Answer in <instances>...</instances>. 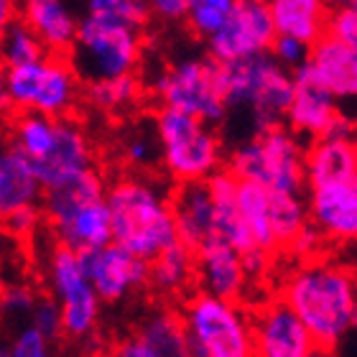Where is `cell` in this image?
<instances>
[{
    "instance_id": "1",
    "label": "cell",
    "mask_w": 357,
    "mask_h": 357,
    "mask_svg": "<svg viewBox=\"0 0 357 357\" xmlns=\"http://www.w3.org/2000/svg\"><path fill=\"white\" fill-rule=\"evenodd\" d=\"M278 296L301 317L319 347L335 350L355 329L357 271L337 261H301L281 283Z\"/></svg>"
},
{
    "instance_id": "2",
    "label": "cell",
    "mask_w": 357,
    "mask_h": 357,
    "mask_svg": "<svg viewBox=\"0 0 357 357\" xmlns=\"http://www.w3.org/2000/svg\"><path fill=\"white\" fill-rule=\"evenodd\" d=\"M112 243L153 261L178 243L174 192L146 174H123L107 184Z\"/></svg>"
},
{
    "instance_id": "3",
    "label": "cell",
    "mask_w": 357,
    "mask_h": 357,
    "mask_svg": "<svg viewBox=\"0 0 357 357\" xmlns=\"http://www.w3.org/2000/svg\"><path fill=\"white\" fill-rule=\"evenodd\" d=\"M44 222L54 243L77 253H89L112 243V217L107 207V181L92 169L67 184L46 189Z\"/></svg>"
},
{
    "instance_id": "4",
    "label": "cell",
    "mask_w": 357,
    "mask_h": 357,
    "mask_svg": "<svg viewBox=\"0 0 357 357\" xmlns=\"http://www.w3.org/2000/svg\"><path fill=\"white\" fill-rule=\"evenodd\" d=\"M84 82L67 54L46 52L26 64L3 69V105L10 112L69 118L82 100Z\"/></svg>"
},
{
    "instance_id": "5",
    "label": "cell",
    "mask_w": 357,
    "mask_h": 357,
    "mask_svg": "<svg viewBox=\"0 0 357 357\" xmlns=\"http://www.w3.org/2000/svg\"><path fill=\"white\" fill-rule=\"evenodd\" d=\"M227 169L240 181L275 192H306V143L286 123L250 133L227 153Z\"/></svg>"
},
{
    "instance_id": "6",
    "label": "cell",
    "mask_w": 357,
    "mask_h": 357,
    "mask_svg": "<svg viewBox=\"0 0 357 357\" xmlns=\"http://www.w3.org/2000/svg\"><path fill=\"white\" fill-rule=\"evenodd\" d=\"M220 79L230 112H248L253 133L286 123L294 100V72L281 67L271 54L220 64Z\"/></svg>"
},
{
    "instance_id": "7",
    "label": "cell",
    "mask_w": 357,
    "mask_h": 357,
    "mask_svg": "<svg viewBox=\"0 0 357 357\" xmlns=\"http://www.w3.org/2000/svg\"><path fill=\"white\" fill-rule=\"evenodd\" d=\"M153 128L161 146V169L174 184L207 181L227 164L222 138L207 120L174 107H158Z\"/></svg>"
},
{
    "instance_id": "8",
    "label": "cell",
    "mask_w": 357,
    "mask_h": 357,
    "mask_svg": "<svg viewBox=\"0 0 357 357\" xmlns=\"http://www.w3.org/2000/svg\"><path fill=\"white\" fill-rule=\"evenodd\" d=\"M181 314L189 332V357H255L253 314L243 301L197 289L184 296Z\"/></svg>"
},
{
    "instance_id": "9",
    "label": "cell",
    "mask_w": 357,
    "mask_h": 357,
    "mask_svg": "<svg viewBox=\"0 0 357 357\" xmlns=\"http://www.w3.org/2000/svg\"><path fill=\"white\" fill-rule=\"evenodd\" d=\"M143 26L112 15L87 13L79 21L69 59L82 82L135 75L143 59Z\"/></svg>"
},
{
    "instance_id": "10",
    "label": "cell",
    "mask_w": 357,
    "mask_h": 357,
    "mask_svg": "<svg viewBox=\"0 0 357 357\" xmlns=\"http://www.w3.org/2000/svg\"><path fill=\"white\" fill-rule=\"evenodd\" d=\"M149 92L158 107L189 112L217 126L230 115L227 100L220 79V61L212 56H184L164 69H158L151 79Z\"/></svg>"
},
{
    "instance_id": "11",
    "label": "cell",
    "mask_w": 357,
    "mask_h": 357,
    "mask_svg": "<svg viewBox=\"0 0 357 357\" xmlns=\"http://www.w3.org/2000/svg\"><path fill=\"white\" fill-rule=\"evenodd\" d=\"M46 283L64 314V332L69 340H89L95 335L102 298L92 286L82 253L54 243L46 258Z\"/></svg>"
},
{
    "instance_id": "12",
    "label": "cell",
    "mask_w": 357,
    "mask_h": 357,
    "mask_svg": "<svg viewBox=\"0 0 357 357\" xmlns=\"http://www.w3.org/2000/svg\"><path fill=\"white\" fill-rule=\"evenodd\" d=\"M275 36L278 33L271 15V0H238L230 21L204 44L212 59L227 64L268 54Z\"/></svg>"
},
{
    "instance_id": "13",
    "label": "cell",
    "mask_w": 357,
    "mask_h": 357,
    "mask_svg": "<svg viewBox=\"0 0 357 357\" xmlns=\"http://www.w3.org/2000/svg\"><path fill=\"white\" fill-rule=\"evenodd\" d=\"M309 220L329 245H357V176L306 186Z\"/></svg>"
},
{
    "instance_id": "14",
    "label": "cell",
    "mask_w": 357,
    "mask_h": 357,
    "mask_svg": "<svg viewBox=\"0 0 357 357\" xmlns=\"http://www.w3.org/2000/svg\"><path fill=\"white\" fill-rule=\"evenodd\" d=\"M250 314L255 357H309L319 347L301 317L281 296L268 298Z\"/></svg>"
},
{
    "instance_id": "15",
    "label": "cell",
    "mask_w": 357,
    "mask_h": 357,
    "mask_svg": "<svg viewBox=\"0 0 357 357\" xmlns=\"http://www.w3.org/2000/svg\"><path fill=\"white\" fill-rule=\"evenodd\" d=\"M82 261L89 281L105 304H118L141 289H149L151 261L130 253L118 243H107L105 248L82 253Z\"/></svg>"
},
{
    "instance_id": "16",
    "label": "cell",
    "mask_w": 357,
    "mask_h": 357,
    "mask_svg": "<svg viewBox=\"0 0 357 357\" xmlns=\"http://www.w3.org/2000/svg\"><path fill=\"white\" fill-rule=\"evenodd\" d=\"M342 107L344 105L309 72L306 64L294 72V100L286 112V126L304 141L321 138Z\"/></svg>"
},
{
    "instance_id": "17",
    "label": "cell",
    "mask_w": 357,
    "mask_h": 357,
    "mask_svg": "<svg viewBox=\"0 0 357 357\" xmlns=\"http://www.w3.org/2000/svg\"><path fill=\"white\" fill-rule=\"evenodd\" d=\"M33 164H36L38 176L44 181V189L67 184L72 178L97 169L95 149H92L87 130L72 115L59 118V135H56L54 149Z\"/></svg>"
},
{
    "instance_id": "18",
    "label": "cell",
    "mask_w": 357,
    "mask_h": 357,
    "mask_svg": "<svg viewBox=\"0 0 357 357\" xmlns=\"http://www.w3.org/2000/svg\"><path fill=\"white\" fill-rule=\"evenodd\" d=\"M245 261L238 248L225 243H209L197 253V289L207 291L212 296L243 301L248 294Z\"/></svg>"
},
{
    "instance_id": "19",
    "label": "cell",
    "mask_w": 357,
    "mask_h": 357,
    "mask_svg": "<svg viewBox=\"0 0 357 357\" xmlns=\"http://www.w3.org/2000/svg\"><path fill=\"white\" fill-rule=\"evenodd\" d=\"M174 215H176L178 243L199 253L215 238V197L209 181H189L174 189Z\"/></svg>"
},
{
    "instance_id": "20",
    "label": "cell",
    "mask_w": 357,
    "mask_h": 357,
    "mask_svg": "<svg viewBox=\"0 0 357 357\" xmlns=\"http://www.w3.org/2000/svg\"><path fill=\"white\" fill-rule=\"evenodd\" d=\"M306 67L342 105L357 102V54L340 38L324 33L312 46Z\"/></svg>"
},
{
    "instance_id": "21",
    "label": "cell",
    "mask_w": 357,
    "mask_h": 357,
    "mask_svg": "<svg viewBox=\"0 0 357 357\" xmlns=\"http://www.w3.org/2000/svg\"><path fill=\"white\" fill-rule=\"evenodd\" d=\"M18 18L33 29L46 52L69 56L75 49L79 21L67 0H18Z\"/></svg>"
},
{
    "instance_id": "22",
    "label": "cell",
    "mask_w": 357,
    "mask_h": 357,
    "mask_svg": "<svg viewBox=\"0 0 357 357\" xmlns=\"http://www.w3.org/2000/svg\"><path fill=\"white\" fill-rule=\"evenodd\" d=\"M44 194L46 189L36 164L23 151L8 143V149L0 156V215L23 207H41Z\"/></svg>"
},
{
    "instance_id": "23",
    "label": "cell",
    "mask_w": 357,
    "mask_h": 357,
    "mask_svg": "<svg viewBox=\"0 0 357 357\" xmlns=\"http://www.w3.org/2000/svg\"><path fill=\"white\" fill-rule=\"evenodd\" d=\"M329 10L327 0H271L275 33L298 38L309 46L327 33Z\"/></svg>"
},
{
    "instance_id": "24",
    "label": "cell",
    "mask_w": 357,
    "mask_h": 357,
    "mask_svg": "<svg viewBox=\"0 0 357 357\" xmlns=\"http://www.w3.org/2000/svg\"><path fill=\"white\" fill-rule=\"evenodd\" d=\"M357 176V141L314 138L306 146V186Z\"/></svg>"
},
{
    "instance_id": "25",
    "label": "cell",
    "mask_w": 357,
    "mask_h": 357,
    "mask_svg": "<svg viewBox=\"0 0 357 357\" xmlns=\"http://www.w3.org/2000/svg\"><path fill=\"white\" fill-rule=\"evenodd\" d=\"M192 286H197V253L184 243H174L151 261L149 289L156 296H186Z\"/></svg>"
},
{
    "instance_id": "26",
    "label": "cell",
    "mask_w": 357,
    "mask_h": 357,
    "mask_svg": "<svg viewBox=\"0 0 357 357\" xmlns=\"http://www.w3.org/2000/svg\"><path fill=\"white\" fill-rule=\"evenodd\" d=\"M135 337L156 357H189V332L181 309H153L143 317Z\"/></svg>"
},
{
    "instance_id": "27",
    "label": "cell",
    "mask_w": 357,
    "mask_h": 357,
    "mask_svg": "<svg viewBox=\"0 0 357 357\" xmlns=\"http://www.w3.org/2000/svg\"><path fill=\"white\" fill-rule=\"evenodd\" d=\"M56 135H59V118L44 112H10L8 143L23 151L31 161L44 158L54 149Z\"/></svg>"
},
{
    "instance_id": "28",
    "label": "cell",
    "mask_w": 357,
    "mask_h": 357,
    "mask_svg": "<svg viewBox=\"0 0 357 357\" xmlns=\"http://www.w3.org/2000/svg\"><path fill=\"white\" fill-rule=\"evenodd\" d=\"M141 97H143V82L135 75L84 82V89H82L84 102H87L92 110L102 112V115L128 112L130 107L138 105Z\"/></svg>"
},
{
    "instance_id": "29",
    "label": "cell",
    "mask_w": 357,
    "mask_h": 357,
    "mask_svg": "<svg viewBox=\"0 0 357 357\" xmlns=\"http://www.w3.org/2000/svg\"><path fill=\"white\" fill-rule=\"evenodd\" d=\"M238 207L255 245L278 253V243H275L273 225H271V189L258 181H240Z\"/></svg>"
},
{
    "instance_id": "30",
    "label": "cell",
    "mask_w": 357,
    "mask_h": 357,
    "mask_svg": "<svg viewBox=\"0 0 357 357\" xmlns=\"http://www.w3.org/2000/svg\"><path fill=\"white\" fill-rule=\"evenodd\" d=\"M309 220V204H306V194L296 192H275L271 189V225H273V235L278 243V250L286 253L296 235L304 230Z\"/></svg>"
},
{
    "instance_id": "31",
    "label": "cell",
    "mask_w": 357,
    "mask_h": 357,
    "mask_svg": "<svg viewBox=\"0 0 357 357\" xmlns=\"http://www.w3.org/2000/svg\"><path fill=\"white\" fill-rule=\"evenodd\" d=\"M0 54H3V67H15V64H26V61L44 56L46 46L23 18H13V21L3 23Z\"/></svg>"
},
{
    "instance_id": "32",
    "label": "cell",
    "mask_w": 357,
    "mask_h": 357,
    "mask_svg": "<svg viewBox=\"0 0 357 357\" xmlns=\"http://www.w3.org/2000/svg\"><path fill=\"white\" fill-rule=\"evenodd\" d=\"M235 6L238 0H192V8L186 13V26L192 29L194 36L207 41L230 21Z\"/></svg>"
},
{
    "instance_id": "33",
    "label": "cell",
    "mask_w": 357,
    "mask_h": 357,
    "mask_svg": "<svg viewBox=\"0 0 357 357\" xmlns=\"http://www.w3.org/2000/svg\"><path fill=\"white\" fill-rule=\"evenodd\" d=\"M120 156L133 172H149L156 164H161V146H158L156 128L151 130H130L120 143Z\"/></svg>"
},
{
    "instance_id": "34",
    "label": "cell",
    "mask_w": 357,
    "mask_h": 357,
    "mask_svg": "<svg viewBox=\"0 0 357 357\" xmlns=\"http://www.w3.org/2000/svg\"><path fill=\"white\" fill-rule=\"evenodd\" d=\"M38 296L29 283L8 281L0 291V309L6 319H31V314L36 309Z\"/></svg>"
},
{
    "instance_id": "35",
    "label": "cell",
    "mask_w": 357,
    "mask_h": 357,
    "mask_svg": "<svg viewBox=\"0 0 357 357\" xmlns=\"http://www.w3.org/2000/svg\"><path fill=\"white\" fill-rule=\"evenodd\" d=\"M0 357H52V340H46L33 324H26L3 347Z\"/></svg>"
},
{
    "instance_id": "36",
    "label": "cell",
    "mask_w": 357,
    "mask_h": 357,
    "mask_svg": "<svg viewBox=\"0 0 357 357\" xmlns=\"http://www.w3.org/2000/svg\"><path fill=\"white\" fill-rule=\"evenodd\" d=\"M87 13L112 15V18H120V21L143 26L146 18L151 15V10L146 0H87Z\"/></svg>"
},
{
    "instance_id": "37",
    "label": "cell",
    "mask_w": 357,
    "mask_h": 357,
    "mask_svg": "<svg viewBox=\"0 0 357 357\" xmlns=\"http://www.w3.org/2000/svg\"><path fill=\"white\" fill-rule=\"evenodd\" d=\"M29 324H33V327H36L46 340H52V342L67 337V332H64V314H61L59 301L54 296L38 298V304H36V309H33V314H31Z\"/></svg>"
},
{
    "instance_id": "38",
    "label": "cell",
    "mask_w": 357,
    "mask_h": 357,
    "mask_svg": "<svg viewBox=\"0 0 357 357\" xmlns=\"http://www.w3.org/2000/svg\"><path fill=\"white\" fill-rule=\"evenodd\" d=\"M271 56H273L281 67H286L289 72H296L301 69L309 61L312 56V46L304 44V41H298V38H291V36H275L273 46H271Z\"/></svg>"
},
{
    "instance_id": "39",
    "label": "cell",
    "mask_w": 357,
    "mask_h": 357,
    "mask_svg": "<svg viewBox=\"0 0 357 357\" xmlns=\"http://www.w3.org/2000/svg\"><path fill=\"white\" fill-rule=\"evenodd\" d=\"M327 33L340 38L344 46H350L357 54V6L332 8L327 21Z\"/></svg>"
},
{
    "instance_id": "40",
    "label": "cell",
    "mask_w": 357,
    "mask_h": 357,
    "mask_svg": "<svg viewBox=\"0 0 357 357\" xmlns=\"http://www.w3.org/2000/svg\"><path fill=\"white\" fill-rule=\"evenodd\" d=\"M327 248H329L327 238H324V235H321V232L309 222L304 230L298 232L296 240L291 243V248L286 250V253L294 255V258L301 263V261H317Z\"/></svg>"
},
{
    "instance_id": "41",
    "label": "cell",
    "mask_w": 357,
    "mask_h": 357,
    "mask_svg": "<svg viewBox=\"0 0 357 357\" xmlns=\"http://www.w3.org/2000/svg\"><path fill=\"white\" fill-rule=\"evenodd\" d=\"M41 220H44V209L41 207H23V209H15V212L3 215V227H6L8 235H13V238H18V240H26L36 232Z\"/></svg>"
},
{
    "instance_id": "42",
    "label": "cell",
    "mask_w": 357,
    "mask_h": 357,
    "mask_svg": "<svg viewBox=\"0 0 357 357\" xmlns=\"http://www.w3.org/2000/svg\"><path fill=\"white\" fill-rule=\"evenodd\" d=\"M146 3H149L151 15L164 23L186 21V13L192 8V0H146Z\"/></svg>"
},
{
    "instance_id": "43",
    "label": "cell",
    "mask_w": 357,
    "mask_h": 357,
    "mask_svg": "<svg viewBox=\"0 0 357 357\" xmlns=\"http://www.w3.org/2000/svg\"><path fill=\"white\" fill-rule=\"evenodd\" d=\"M271 250H263V248H253V250H248L243 253V261H245L248 268V275L250 278H263L268 273V268H271Z\"/></svg>"
},
{
    "instance_id": "44",
    "label": "cell",
    "mask_w": 357,
    "mask_h": 357,
    "mask_svg": "<svg viewBox=\"0 0 357 357\" xmlns=\"http://www.w3.org/2000/svg\"><path fill=\"white\" fill-rule=\"evenodd\" d=\"M110 357H156V355L133 335V337H128V340H123V342L110 352Z\"/></svg>"
},
{
    "instance_id": "45",
    "label": "cell",
    "mask_w": 357,
    "mask_h": 357,
    "mask_svg": "<svg viewBox=\"0 0 357 357\" xmlns=\"http://www.w3.org/2000/svg\"><path fill=\"white\" fill-rule=\"evenodd\" d=\"M18 18V0H0V21L8 23Z\"/></svg>"
},
{
    "instance_id": "46",
    "label": "cell",
    "mask_w": 357,
    "mask_h": 357,
    "mask_svg": "<svg viewBox=\"0 0 357 357\" xmlns=\"http://www.w3.org/2000/svg\"><path fill=\"white\" fill-rule=\"evenodd\" d=\"M329 8H347V6H357V0H327Z\"/></svg>"
},
{
    "instance_id": "47",
    "label": "cell",
    "mask_w": 357,
    "mask_h": 357,
    "mask_svg": "<svg viewBox=\"0 0 357 357\" xmlns=\"http://www.w3.org/2000/svg\"><path fill=\"white\" fill-rule=\"evenodd\" d=\"M309 357H332V350H327V347H314L309 352Z\"/></svg>"
}]
</instances>
